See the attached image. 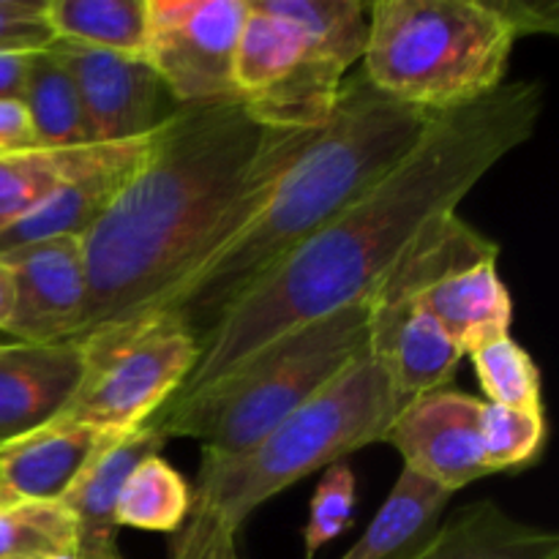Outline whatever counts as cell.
<instances>
[{"instance_id": "obj_1", "label": "cell", "mask_w": 559, "mask_h": 559, "mask_svg": "<svg viewBox=\"0 0 559 559\" xmlns=\"http://www.w3.org/2000/svg\"><path fill=\"white\" fill-rule=\"evenodd\" d=\"M540 115L544 85L535 80L506 82L480 102L435 115L418 145L374 189L278 262L213 325L194 371L169 402L227 374L282 333L366 304L424 229L456 213L502 158L533 140Z\"/></svg>"}, {"instance_id": "obj_2", "label": "cell", "mask_w": 559, "mask_h": 559, "mask_svg": "<svg viewBox=\"0 0 559 559\" xmlns=\"http://www.w3.org/2000/svg\"><path fill=\"white\" fill-rule=\"evenodd\" d=\"M320 131L267 129L240 102L175 109L82 240V336L134 320L238 238Z\"/></svg>"}, {"instance_id": "obj_3", "label": "cell", "mask_w": 559, "mask_h": 559, "mask_svg": "<svg viewBox=\"0 0 559 559\" xmlns=\"http://www.w3.org/2000/svg\"><path fill=\"white\" fill-rule=\"evenodd\" d=\"M431 120L435 115L385 96L364 74L344 80L331 123L282 175L254 222L147 311L173 317L202 344L262 276L374 189Z\"/></svg>"}, {"instance_id": "obj_4", "label": "cell", "mask_w": 559, "mask_h": 559, "mask_svg": "<svg viewBox=\"0 0 559 559\" xmlns=\"http://www.w3.org/2000/svg\"><path fill=\"white\" fill-rule=\"evenodd\" d=\"M366 344L369 306H347L282 333L191 396L164 404L147 424L167 440L200 442L202 459H233L325 391Z\"/></svg>"}, {"instance_id": "obj_5", "label": "cell", "mask_w": 559, "mask_h": 559, "mask_svg": "<svg viewBox=\"0 0 559 559\" xmlns=\"http://www.w3.org/2000/svg\"><path fill=\"white\" fill-rule=\"evenodd\" d=\"M404 404L369 349L325 391L233 459H202L189 519L240 533L246 519L298 480L385 440Z\"/></svg>"}, {"instance_id": "obj_6", "label": "cell", "mask_w": 559, "mask_h": 559, "mask_svg": "<svg viewBox=\"0 0 559 559\" xmlns=\"http://www.w3.org/2000/svg\"><path fill=\"white\" fill-rule=\"evenodd\" d=\"M516 41L489 0H377L360 74L396 102L442 115L506 85Z\"/></svg>"}, {"instance_id": "obj_7", "label": "cell", "mask_w": 559, "mask_h": 559, "mask_svg": "<svg viewBox=\"0 0 559 559\" xmlns=\"http://www.w3.org/2000/svg\"><path fill=\"white\" fill-rule=\"evenodd\" d=\"M82 380L66 424L126 435L145 426L186 382L200 360V344L178 320L145 311L134 320L76 338Z\"/></svg>"}, {"instance_id": "obj_8", "label": "cell", "mask_w": 559, "mask_h": 559, "mask_svg": "<svg viewBox=\"0 0 559 559\" xmlns=\"http://www.w3.org/2000/svg\"><path fill=\"white\" fill-rule=\"evenodd\" d=\"M347 71L306 41L300 27L249 0L233 80L238 102L257 123L284 131H320L331 123Z\"/></svg>"}, {"instance_id": "obj_9", "label": "cell", "mask_w": 559, "mask_h": 559, "mask_svg": "<svg viewBox=\"0 0 559 559\" xmlns=\"http://www.w3.org/2000/svg\"><path fill=\"white\" fill-rule=\"evenodd\" d=\"M249 0H147L145 60L178 107L238 102L235 47Z\"/></svg>"}, {"instance_id": "obj_10", "label": "cell", "mask_w": 559, "mask_h": 559, "mask_svg": "<svg viewBox=\"0 0 559 559\" xmlns=\"http://www.w3.org/2000/svg\"><path fill=\"white\" fill-rule=\"evenodd\" d=\"M80 91L96 145L142 140L178 109L145 58L104 52L71 41H52Z\"/></svg>"}, {"instance_id": "obj_11", "label": "cell", "mask_w": 559, "mask_h": 559, "mask_svg": "<svg viewBox=\"0 0 559 559\" xmlns=\"http://www.w3.org/2000/svg\"><path fill=\"white\" fill-rule=\"evenodd\" d=\"M480 415V399L442 388L404 404L382 442L402 453L404 469L456 495L491 475L484 459Z\"/></svg>"}, {"instance_id": "obj_12", "label": "cell", "mask_w": 559, "mask_h": 559, "mask_svg": "<svg viewBox=\"0 0 559 559\" xmlns=\"http://www.w3.org/2000/svg\"><path fill=\"white\" fill-rule=\"evenodd\" d=\"M14 276V342L55 344L82 336L87 271L82 240L47 238L0 251Z\"/></svg>"}, {"instance_id": "obj_13", "label": "cell", "mask_w": 559, "mask_h": 559, "mask_svg": "<svg viewBox=\"0 0 559 559\" xmlns=\"http://www.w3.org/2000/svg\"><path fill=\"white\" fill-rule=\"evenodd\" d=\"M369 358L399 402L442 391L464 353L415 300H369Z\"/></svg>"}, {"instance_id": "obj_14", "label": "cell", "mask_w": 559, "mask_h": 559, "mask_svg": "<svg viewBox=\"0 0 559 559\" xmlns=\"http://www.w3.org/2000/svg\"><path fill=\"white\" fill-rule=\"evenodd\" d=\"M147 140L151 134L142 140L98 145V153L85 169L63 180L41 205L33 207L20 222L0 229V251L47 238L85 240L140 167Z\"/></svg>"}, {"instance_id": "obj_15", "label": "cell", "mask_w": 559, "mask_h": 559, "mask_svg": "<svg viewBox=\"0 0 559 559\" xmlns=\"http://www.w3.org/2000/svg\"><path fill=\"white\" fill-rule=\"evenodd\" d=\"M82 380L76 338L0 344V448L60 418Z\"/></svg>"}, {"instance_id": "obj_16", "label": "cell", "mask_w": 559, "mask_h": 559, "mask_svg": "<svg viewBox=\"0 0 559 559\" xmlns=\"http://www.w3.org/2000/svg\"><path fill=\"white\" fill-rule=\"evenodd\" d=\"M167 437L156 426L145 424L134 431L112 437L91 464L60 497V506L74 522V555L82 559H126L118 549V506L126 478L140 462L162 456Z\"/></svg>"}, {"instance_id": "obj_17", "label": "cell", "mask_w": 559, "mask_h": 559, "mask_svg": "<svg viewBox=\"0 0 559 559\" xmlns=\"http://www.w3.org/2000/svg\"><path fill=\"white\" fill-rule=\"evenodd\" d=\"M112 437L118 435L52 420L44 429L0 448V480L20 502H60Z\"/></svg>"}, {"instance_id": "obj_18", "label": "cell", "mask_w": 559, "mask_h": 559, "mask_svg": "<svg viewBox=\"0 0 559 559\" xmlns=\"http://www.w3.org/2000/svg\"><path fill=\"white\" fill-rule=\"evenodd\" d=\"M415 304L464 355L502 336H511L513 300L497 271V262H480L451 273L420 293Z\"/></svg>"}, {"instance_id": "obj_19", "label": "cell", "mask_w": 559, "mask_h": 559, "mask_svg": "<svg viewBox=\"0 0 559 559\" xmlns=\"http://www.w3.org/2000/svg\"><path fill=\"white\" fill-rule=\"evenodd\" d=\"M413 559H559V535L519 522L495 500H480L442 519Z\"/></svg>"}, {"instance_id": "obj_20", "label": "cell", "mask_w": 559, "mask_h": 559, "mask_svg": "<svg viewBox=\"0 0 559 559\" xmlns=\"http://www.w3.org/2000/svg\"><path fill=\"white\" fill-rule=\"evenodd\" d=\"M451 500L440 486L402 469L388 500L342 559H413L435 538Z\"/></svg>"}, {"instance_id": "obj_21", "label": "cell", "mask_w": 559, "mask_h": 559, "mask_svg": "<svg viewBox=\"0 0 559 559\" xmlns=\"http://www.w3.org/2000/svg\"><path fill=\"white\" fill-rule=\"evenodd\" d=\"M20 102L31 115V123L44 151L96 145L80 91H76L63 60L49 47L31 55Z\"/></svg>"}, {"instance_id": "obj_22", "label": "cell", "mask_w": 559, "mask_h": 559, "mask_svg": "<svg viewBox=\"0 0 559 559\" xmlns=\"http://www.w3.org/2000/svg\"><path fill=\"white\" fill-rule=\"evenodd\" d=\"M55 41L145 58L147 0H47Z\"/></svg>"}, {"instance_id": "obj_23", "label": "cell", "mask_w": 559, "mask_h": 559, "mask_svg": "<svg viewBox=\"0 0 559 559\" xmlns=\"http://www.w3.org/2000/svg\"><path fill=\"white\" fill-rule=\"evenodd\" d=\"M191 513V486L167 459L151 456L136 464L115 506L118 527L145 533H180Z\"/></svg>"}, {"instance_id": "obj_24", "label": "cell", "mask_w": 559, "mask_h": 559, "mask_svg": "<svg viewBox=\"0 0 559 559\" xmlns=\"http://www.w3.org/2000/svg\"><path fill=\"white\" fill-rule=\"evenodd\" d=\"M98 153V145L69 151H33L0 158V229L41 205L63 180L85 169Z\"/></svg>"}, {"instance_id": "obj_25", "label": "cell", "mask_w": 559, "mask_h": 559, "mask_svg": "<svg viewBox=\"0 0 559 559\" xmlns=\"http://www.w3.org/2000/svg\"><path fill=\"white\" fill-rule=\"evenodd\" d=\"M267 9L287 16L322 52L353 69L364 60L369 36V5L360 0H265Z\"/></svg>"}, {"instance_id": "obj_26", "label": "cell", "mask_w": 559, "mask_h": 559, "mask_svg": "<svg viewBox=\"0 0 559 559\" xmlns=\"http://www.w3.org/2000/svg\"><path fill=\"white\" fill-rule=\"evenodd\" d=\"M469 360H473L480 388L489 396V404L544 413L540 369L522 344L513 342L511 336H502L473 349Z\"/></svg>"}, {"instance_id": "obj_27", "label": "cell", "mask_w": 559, "mask_h": 559, "mask_svg": "<svg viewBox=\"0 0 559 559\" xmlns=\"http://www.w3.org/2000/svg\"><path fill=\"white\" fill-rule=\"evenodd\" d=\"M74 551V522L60 502L0 508V559H49Z\"/></svg>"}, {"instance_id": "obj_28", "label": "cell", "mask_w": 559, "mask_h": 559, "mask_svg": "<svg viewBox=\"0 0 559 559\" xmlns=\"http://www.w3.org/2000/svg\"><path fill=\"white\" fill-rule=\"evenodd\" d=\"M480 440L489 473L533 467L546 448V415L484 402Z\"/></svg>"}, {"instance_id": "obj_29", "label": "cell", "mask_w": 559, "mask_h": 559, "mask_svg": "<svg viewBox=\"0 0 559 559\" xmlns=\"http://www.w3.org/2000/svg\"><path fill=\"white\" fill-rule=\"evenodd\" d=\"M355 473L347 462L322 469L309 502V522L304 527V559H314L320 549L336 540L353 524Z\"/></svg>"}, {"instance_id": "obj_30", "label": "cell", "mask_w": 559, "mask_h": 559, "mask_svg": "<svg viewBox=\"0 0 559 559\" xmlns=\"http://www.w3.org/2000/svg\"><path fill=\"white\" fill-rule=\"evenodd\" d=\"M52 41L47 0H0V52H41Z\"/></svg>"}, {"instance_id": "obj_31", "label": "cell", "mask_w": 559, "mask_h": 559, "mask_svg": "<svg viewBox=\"0 0 559 559\" xmlns=\"http://www.w3.org/2000/svg\"><path fill=\"white\" fill-rule=\"evenodd\" d=\"M169 559H240L238 533L216 522L186 519Z\"/></svg>"}, {"instance_id": "obj_32", "label": "cell", "mask_w": 559, "mask_h": 559, "mask_svg": "<svg viewBox=\"0 0 559 559\" xmlns=\"http://www.w3.org/2000/svg\"><path fill=\"white\" fill-rule=\"evenodd\" d=\"M516 38L559 31V5L555 0H489Z\"/></svg>"}, {"instance_id": "obj_33", "label": "cell", "mask_w": 559, "mask_h": 559, "mask_svg": "<svg viewBox=\"0 0 559 559\" xmlns=\"http://www.w3.org/2000/svg\"><path fill=\"white\" fill-rule=\"evenodd\" d=\"M44 151L20 98H0V158Z\"/></svg>"}, {"instance_id": "obj_34", "label": "cell", "mask_w": 559, "mask_h": 559, "mask_svg": "<svg viewBox=\"0 0 559 559\" xmlns=\"http://www.w3.org/2000/svg\"><path fill=\"white\" fill-rule=\"evenodd\" d=\"M33 52H0V98H22Z\"/></svg>"}, {"instance_id": "obj_35", "label": "cell", "mask_w": 559, "mask_h": 559, "mask_svg": "<svg viewBox=\"0 0 559 559\" xmlns=\"http://www.w3.org/2000/svg\"><path fill=\"white\" fill-rule=\"evenodd\" d=\"M14 276H11V267L5 265L3 257H0V331H9L11 317H14Z\"/></svg>"}, {"instance_id": "obj_36", "label": "cell", "mask_w": 559, "mask_h": 559, "mask_svg": "<svg viewBox=\"0 0 559 559\" xmlns=\"http://www.w3.org/2000/svg\"><path fill=\"white\" fill-rule=\"evenodd\" d=\"M14 502H20V500H16V497L11 495L9 489H5V484H3V480H0V508H5V506H14Z\"/></svg>"}, {"instance_id": "obj_37", "label": "cell", "mask_w": 559, "mask_h": 559, "mask_svg": "<svg viewBox=\"0 0 559 559\" xmlns=\"http://www.w3.org/2000/svg\"><path fill=\"white\" fill-rule=\"evenodd\" d=\"M49 559H82V557H76L74 551H71V555H55V557H49Z\"/></svg>"}]
</instances>
